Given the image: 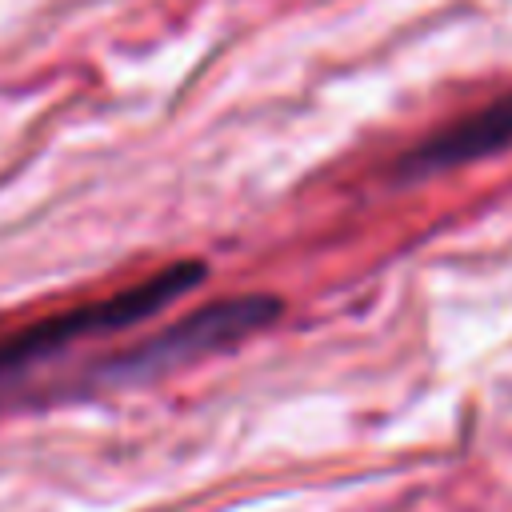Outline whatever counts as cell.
I'll list each match as a JSON object with an SVG mask.
<instances>
[{"label": "cell", "instance_id": "cell-3", "mask_svg": "<svg viewBox=\"0 0 512 512\" xmlns=\"http://www.w3.org/2000/svg\"><path fill=\"white\" fill-rule=\"evenodd\" d=\"M504 148H512V88L504 96L480 104L476 112L452 120L448 128L424 136L404 156H396V176H404V180L436 176V172L464 168V164H476L484 156H496Z\"/></svg>", "mask_w": 512, "mask_h": 512}, {"label": "cell", "instance_id": "cell-2", "mask_svg": "<svg viewBox=\"0 0 512 512\" xmlns=\"http://www.w3.org/2000/svg\"><path fill=\"white\" fill-rule=\"evenodd\" d=\"M276 316H280V300H272L264 292L216 300V304L196 308L184 320L152 332L144 344L116 352L112 360L100 364V376L120 380V376H144V372L176 368L184 360H196V356H208L216 348H228V344L248 340L252 332L268 328Z\"/></svg>", "mask_w": 512, "mask_h": 512}, {"label": "cell", "instance_id": "cell-1", "mask_svg": "<svg viewBox=\"0 0 512 512\" xmlns=\"http://www.w3.org/2000/svg\"><path fill=\"white\" fill-rule=\"evenodd\" d=\"M204 272L208 268L200 260H176L128 288H116L108 296H96V300H84V304H72V308H60V312H48L20 328L0 332V384L24 376L28 368L44 364L48 356L68 352L80 340L144 324L148 316H156L172 300H180L188 288H196L204 280Z\"/></svg>", "mask_w": 512, "mask_h": 512}]
</instances>
